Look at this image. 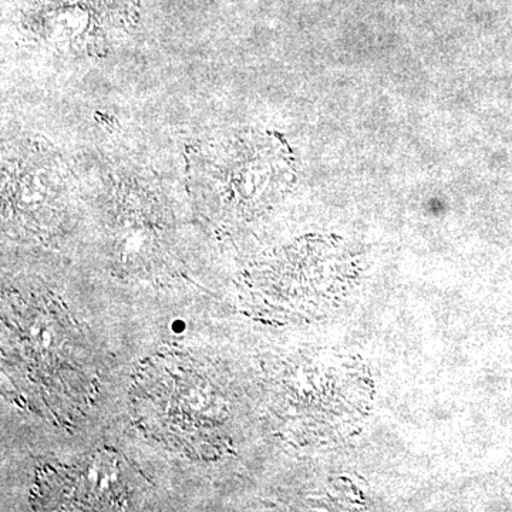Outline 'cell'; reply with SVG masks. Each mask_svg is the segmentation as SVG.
Segmentation results:
<instances>
[{
  "instance_id": "cell-1",
  "label": "cell",
  "mask_w": 512,
  "mask_h": 512,
  "mask_svg": "<svg viewBox=\"0 0 512 512\" xmlns=\"http://www.w3.org/2000/svg\"><path fill=\"white\" fill-rule=\"evenodd\" d=\"M3 373L18 399L52 420L72 419L96 387L82 333L49 296L10 302L3 315Z\"/></svg>"
},
{
  "instance_id": "cell-2",
  "label": "cell",
  "mask_w": 512,
  "mask_h": 512,
  "mask_svg": "<svg viewBox=\"0 0 512 512\" xmlns=\"http://www.w3.org/2000/svg\"><path fill=\"white\" fill-rule=\"evenodd\" d=\"M138 429L167 450L192 460H215L227 448L228 403L194 357L161 353L148 359L130 390Z\"/></svg>"
},
{
  "instance_id": "cell-5",
  "label": "cell",
  "mask_w": 512,
  "mask_h": 512,
  "mask_svg": "<svg viewBox=\"0 0 512 512\" xmlns=\"http://www.w3.org/2000/svg\"><path fill=\"white\" fill-rule=\"evenodd\" d=\"M131 473L111 451H96L72 466L37 474L33 504L46 511H113L130 508Z\"/></svg>"
},
{
  "instance_id": "cell-6",
  "label": "cell",
  "mask_w": 512,
  "mask_h": 512,
  "mask_svg": "<svg viewBox=\"0 0 512 512\" xmlns=\"http://www.w3.org/2000/svg\"><path fill=\"white\" fill-rule=\"evenodd\" d=\"M5 187V217L26 232L39 234L52 228L62 210V188L53 184L52 173L43 164H20Z\"/></svg>"
},
{
  "instance_id": "cell-3",
  "label": "cell",
  "mask_w": 512,
  "mask_h": 512,
  "mask_svg": "<svg viewBox=\"0 0 512 512\" xmlns=\"http://www.w3.org/2000/svg\"><path fill=\"white\" fill-rule=\"evenodd\" d=\"M192 187L222 214L245 215L275 200L292 173L288 148L269 134H231L188 153Z\"/></svg>"
},
{
  "instance_id": "cell-4",
  "label": "cell",
  "mask_w": 512,
  "mask_h": 512,
  "mask_svg": "<svg viewBox=\"0 0 512 512\" xmlns=\"http://www.w3.org/2000/svg\"><path fill=\"white\" fill-rule=\"evenodd\" d=\"M140 0H32L30 32L66 52L99 55L136 22Z\"/></svg>"
}]
</instances>
